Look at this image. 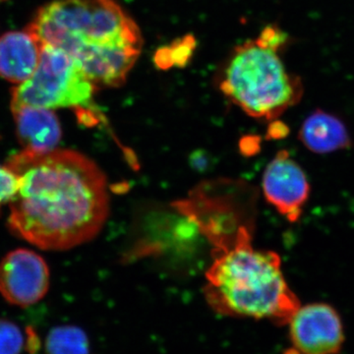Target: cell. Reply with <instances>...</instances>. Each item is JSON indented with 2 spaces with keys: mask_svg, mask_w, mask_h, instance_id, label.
I'll list each match as a JSON object with an SVG mask.
<instances>
[{
  "mask_svg": "<svg viewBox=\"0 0 354 354\" xmlns=\"http://www.w3.org/2000/svg\"><path fill=\"white\" fill-rule=\"evenodd\" d=\"M95 86L78 62L66 51L43 44L38 67L27 81L13 88L12 106H32L48 109H73L82 111L80 118L94 122L95 116L87 113Z\"/></svg>",
  "mask_w": 354,
  "mask_h": 354,
  "instance_id": "obj_5",
  "label": "cell"
},
{
  "mask_svg": "<svg viewBox=\"0 0 354 354\" xmlns=\"http://www.w3.org/2000/svg\"><path fill=\"white\" fill-rule=\"evenodd\" d=\"M16 135L23 151L46 153L57 148L62 125L53 109L32 106H12Z\"/></svg>",
  "mask_w": 354,
  "mask_h": 354,
  "instance_id": "obj_9",
  "label": "cell"
},
{
  "mask_svg": "<svg viewBox=\"0 0 354 354\" xmlns=\"http://www.w3.org/2000/svg\"><path fill=\"white\" fill-rule=\"evenodd\" d=\"M25 346L22 330L11 321L0 319V354H21Z\"/></svg>",
  "mask_w": 354,
  "mask_h": 354,
  "instance_id": "obj_14",
  "label": "cell"
},
{
  "mask_svg": "<svg viewBox=\"0 0 354 354\" xmlns=\"http://www.w3.org/2000/svg\"><path fill=\"white\" fill-rule=\"evenodd\" d=\"M199 227L214 245L205 274L209 306L223 316L288 325L301 305L283 276L279 254L254 247L252 225L239 223L228 232L221 221L206 220Z\"/></svg>",
  "mask_w": 354,
  "mask_h": 354,
  "instance_id": "obj_2",
  "label": "cell"
},
{
  "mask_svg": "<svg viewBox=\"0 0 354 354\" xmlns=\"http://www.w3.org/2000/svg\"><path fill=\"white\" fill-rule=\"evenodd\" d=\"M265 199L290 223L299 220L310 195L308 178L286 150L279 151L266 167L262 178Z\"/></svg>",
  "mask_w": 354,
  "mask_h": 354,
  "instance_id": "obj_8",
  "label": "cell"
},
{
  "mask_svg": "<svg viewBox=\"0 0 354 354\" xmlns=\"http://www.w3.org/2000/svg\"><path fill=\"white\" fill-rule=\"evenodd\" d=\"M50 279L46 261L29 249L11 251L0 262V295L16 306H31L43 299Z\"/></svg>",
  "mask_w": 354,
  "mask_h": 354,
  "instance_id": "obj_7",
  "label": "cell"
},
{
  "mask_svg": "<svg viewBox=\"0 0 354 354\" xmlns=\"http://www.w3.org/2000/svg\"><path fill=\"white\" fill-rule=\"evenodd\" d=\"M43 44L29 30L8 32L0 37V77L21 84L36 71Z\"/></svg>",
  "mask_w": 354,
  "mask_h": 354,
  "instance_id": "obj_10",
  "label": "cell"
},
{
  "mask_svg": "<svg viewBox=\"0 0 354 354\" xmlns=\"http://www.w3.org/2000/svg\"><path fill=\"white\" fill-rule=\"evenodd\" d=\"M17 178L6 165H0V209L9 204L17 190Z\"/></svg>",
  "mask_w": 354,
  "mask_h": 354,
  "instance_id": "obj_15",
  "label": "cell"
},
{
  "mask_svg": "<svg viewBox=\"0 0 354 354\" xmlns=\"http://www.w3.org/2000/svg\"><path fill=\"white\" fill-rule=\"evenodd\" d=\"M6 167L17 178L8 227L43 250H68L94 239L109 216L108 179L78 151L22 152Z\"/></svg>",
  "mask_w": 354,
  "mask_h": 354,
  "instance_id": "obj_1",
  "label": "cell"
},
{
  "mask_svg": "<svg viewBox=\"0 0 354 354\" xmlns=\"http://www.w3.org/2000/svg\"><path fill=\"white\" fill-rule=\"evenodd\" d=\"M0 1H2V0H0Z\"/></svg>",
  "mask_w": 354,
  "mask_h": 354,
  "instance_id": "obj_17",
  "label": "cell"
},
{
  "mask_svg": "<svg viewBox=\"0 0 354 354\" xmlns=\"http://www.w3.org/2000/svg\"><path fill=\"white\" fill-rule=\"evenodd\" d=\"M298 138L309 151L329 153L344 150L351 145L346 124L334 114L316 111L302 123Z\"/></svg>",
  "mask_w": 354,
  "mask_h": 354,
  "instance_id": "obj_11",
  "label": "cell"
},
{
  "mask_svg": "<svg viewBox=\"0 0 354 354\" xmlns=\"http://www.w3.org/2000/svg\"><path fill=\"white\" fill-rule=\"evenodd\" d=\"M46 354H88L90 342L86 333L76 326H58L48 333Z\"/></svg>",
  "mask_w": 354,
  "mask_h": 354,
  "instance_id": "obj_12",
  "label": "cell"
},
{
  "mask_svg": "<svg viewBox=\"0 0 354 354\" xmlns=\"http://www.w3.org/2000/svg\"><path fill=\"white\" fill-rule=\"evenodd\" d=\"M291 344L298 354H339L344 342V324L332 305L300 306L290 323Z\"/></svg>",
  "mask_w": 354,
  "mask_h": 354,
  "instance_id": "obj_6",
  "label": "cell"
},
{
  "mask_svg": "<svg viewBox=\"0 0 354 354\" xmlns=\"http://www.w3.org/2000/svg\"><path fill=\"white\" fill-rule=\"evenodd\" d=\"M78 62L95 87H120L136 64L141 31L114 0H53L27 28Z\"/></svg>",
  "mask_w": 354,
  "mask_h": 354,
  "instance_id": "obj_3",
  "label": "cell"
},
{
  "mask_svg": "<svg viewBox=\"0 0 354 354\" xmlns=\"http://www.w3.org/2000/svg\"><path fill=\"white\" fill-rule=\"evenodd\" d=\"M195 46L196 39L192 36L188 35L183 37L174 41L171 46L160 48L156 53V64L162 69H169L172 66L183 67L189 62Z\"/></svg>",
  "mask_w": 354,
  "mask_h": 354,
  "instance_id": "obj_13",
  "label": "cell"
},
{
  "mask_svg": "<svg viewBox=\"0 0 354 354\" xmlns=\"http://www.w3.org/2000/svg\"><path fill=\"white\" fill-rule=\"evenodd\" d=\"M221 92L249 116L272 120L297 104L304 88L288 73L279 50L247 41L232 51L218 78Z\"/></svg>",
  "mask_w": 354,
  "mask_h": 354,
  "instance_id": "obj_4",
  "label": "cell"
},
{
  "mask_svg": "<svg viewBox=\"0 0 354 354\" xmlns=\"http://www.w3.org/2000/svg\"><path fill=\"white\" fill-rule=\"evenodd\" d=\"M258 39L266 46L279 50L285 46L286 41H288V36H286L285 32L281 31L277 26H267L261 32Z\"/></svg>",
  "mask_w": 354,
  "mask_h": 354,
  "instance_id": "obj_16",
  "label": "cell"
}]
</instances>
